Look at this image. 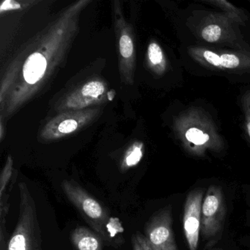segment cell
Listing matches in <instances>:
<instances>
[{
    "label": "cell",
    "instance_id": "cell-1",
    "mask_svg": "<svg viewBox=\"0 0 250 250\" xmlns=\"http://www.w3.org/2000/svg\"><path fill=\"white\" fill-rule=\"evenodd\" d=\"M176 125L182 146L190 154L202 156L207 151L219 152L223 148V140L213 121L198 108L185 111Z\"/></svg>",
    "mask_w": 250,
    "mask_h": 250
},
{
    "label": "cell",
    "instance_id": "cell-2",
    "mask_svg": "<svg viewBox=\"0 0 250 250\" xmlns=\"http://www.w3.org/2000/svg\"><path fill=\"white\" fill-rule=\"evenodd\" d=\"M20 216L8 250H40L41 232L36 203L27 184H19Z\"/></svg>",
    "mask_w": 250,
    "mask_h": 250
},
{
    "label": "cell",
    "instance_id": "cell-3",
    "mask_svg": "<svg viewBox=\"0 0 250 250\" xmlns=\"http://www.w3.org/2000/svg\"><path fill=\"white\" fill-rule=\"evenodd\" d=\"M61 187L67 198L104 238L109 239L115 236L112 232H114L112 225H120L118 222H112L106 210L94 197L74 181L65 180L61 184Z\"/></svg>",
    "mask_w": 250,
    "mask_h": 250
},
{
    "label": "cell",
    "instance_id": "cell-4",
    "mask_svg": "<svg viewBox=\"0 0 250 250\" xmlns=\"http://www.w3.org/2000/svg\"><path fill=\"white\" fill-rule=\"evenodd\" d=\"M225 216L226 205L222 188L210 186L202 206L201 232L207 246L213 245L222 236Z\"/></svg>",
    "mask_w": 250,
    "mask_h": 250
},
{
    "label": "cell",
    "instance_id": "cell-5",
    "mask_svg": "<svg viewBox=\"0 0 250 250\" xmlns=\"http://www.w3.org/2000/svg\"><path fill=\"white\" fill-rule=\"evenodd\" d=\"M189 54L200 65L229 72L250 71V55L241 52H218L203 47H191Z\"/></svg>",
    "mask_w": 250,
    "mask_h": 250
},
{
    "label": "cell",
    "instance_id": "cell-6",
    "mask_svg": "<svg viewBox=\"0 0 250 250\" xmlns=\"http://www.w3.org/2000/svg\"><path fill=\"white\" fill-rule=\"evenodd\" d=\"M146 239L154 250H178L172 229L171 206L155 213L146 224Z\"/></svg>",
    "mask_w": 250,
    "mask_h": 250
},
{
    "label": "cell",
    "instance_id": "cell-7",
    "mask_svg": "<svg viewBox=\"0 0 250 250\" xmlns=\"http://www.w3.org/2000/svg\"><path fill=\"white\" fill-rule=\"evenodd\" d=\"M203 199L204 191L201 188L190 191L186 199L183 226L189 250H197L198 248Z\"/></svg>",
    "mask_w": 250,
    "mask_h": 250
},
{
    "label": "cell",
    "instance_id": "cell-8",
    "mask_svg": "<svg viewBox=\"0 0 250 250\" xmlns=\"http://www.w3.org/2000/svg\"><path fill=\"white\" fill-rule=\"evenodd\" d=\"M71 239L76 250H102L101 238L84 227L76 228L71 232Z\"/></svg>",
    "mask_w": 250,
    "mask_h": 250
},
{
    "label": "cell",
    "instance_id": "cell-9",
    "mask_svg": "<svg viewBox=\"0 0 250 250\" xmlns=\"http://www.w3.org/2000/svg\"><path fill=\"white\" fill-rule=\"evenodd\" d=\"M46 58L40 53L33 54L29 57L23 68L25 81L29 84H35L43 77L46 69Z\"/></svg>",
    "mask_w": 250,
    "mask_h": 250
},
{
    "label": "cell",
    "instance_id": "cell-10",
    "mask_svg": "<svg viewBox=\"0 0 250 250\" xmlns=\"http://www.w3.org/2000/svg\"><path fill=\"white\" fill-rule=\"evenodd\" d=\"M205 2L220 8L225 14H227L229 18L238 24H244L247 20V17L244 11L225 0H211V1H205Z\"/></svg>",
    "mask_w": 250,
    "mask_h": 250
},
{
    "label": "cell",
    "instance_id": "cell-11",
    "mask_svg": "<svg viewBox=\"0 0 250 250\" xmlns=\"http://www.w3.org/2000/svg\"><path fill=\"white\" fill-rule=\"evenodd\" d=\"M225 26L217 22H210L200 30V36L208 43H216L225 39L227 35Z\"/></svg>",
    "mask_w": 250,
    "mask_h": 250
},
{
    "label": "cell",
    "instance_id": "cell-12",
    "mask_svg": "<svg viewBox=\"0 0 250 250\" xmlns=\"http://www.w3.org/2000/svg\"><path fill=\"white\" fill-rule=\"evenodd\" d=\"M12 169L13 160L9 157L0 177V200H2L5 196L7 186L12 177Z\"/></svg>",
    "mask_w": 250,
    "mask_h": 250
},
{
    "label": "cell",
    "instance_id": "cell-13",
    "mask_svg": "<svg viewBox=\"0 0 250 250\" xmlns=\"http://www.w3.org/2000/svg\"><path fill=\"white\" fill-rule=\"evenodd\" d=\"M104 91V87L100 82H91L87 83L82 90L83 96L91 98H98Z\"/></svg>",
    "mask_w": 250,
    "mask_h": 250
},
{
    "label": "cell",
    "instance_id": "cell-14",
    "mask_svg": "<svg viewBox=\"0 0 250 250\" xmlns=\"http://www.w3.org/2000/svg\"><path fill=\"white\" fill-rule=\"evenodd\" d=\"M142 156H143L142 145L133 146L132 148L128 150L125 156V167H131L135 166L141 160Z\"/></svg>",
    "mask_w": 250,
    "mask_h": 250
},
{
    "label": "cell",
    "instance_id": "cell-15",
    "mask_svg": "<svg viewBox=\"0 0 250 250\" xmlns=\"http://www.w3.org/2000/svg\"><path fill=\"white\" fill-rule=\"evenodd\" d=\"M148 57L150 62L155 65H161L164 62V55L159 45L152 43L149 45Z\"/></svg>",
    "mask_w": 250,
    "mask_h": 250
},
{
    "label": "cell",
    "instance_id": "cell-16",
    "mask_svg": "<svg viewBox=\"0 0 250 250\" xmlns=\"http://www.w3.org/2000/svg\"><path fill=\"white\" fill-rule=\"evenodd\" d=\"M241 104L245 118L246 131L250 140V90L243 95Z\"/></svg>",
    "mask_w": 250,
    "mask_h": 250
},
{
    "label": "cell",
    "instance_id": "cell-17",
    "mask_svg": "<svg viewBox=\"0 0 250 250\" xmlns=\"http://www.w3.org/2000/svg\"><path fill=\"white\" fill-rule=\"evenodd\" d=\"M132 41L128 36H123L120 40V51L121 55L124 58H128L132 55L133 53Z\"/></svg>",
    "mask_w": 250,
    "mask_h": 250
},
{
    "label": "cell",
    "instance_id": "cell-18",
    "mask_svg": "<svg viewBox=\"0 0 250 250\" xmlns=\"http://www.w3.org/2000/svg\"><path fill=\"white\" fill-rule=\"evenodd\" d=\"M77 128V121L74 120H66L61 123V125H59V131L63 134H68V133L72 132L75 131Z\"/></svg>",
    "mask_w": 250,
    "mask_h": 250
},
{
    "label": "cell",
    "instance_id": "cell-19",
    "mask_svg": "<svg viewBox=\"0 0 250 250\" xmlns=\"http://www.w3.org/2000/svg\"><path fill=\"white\" fill-rule=\"evenodd\" d=\"M21 8L20 4L15 1H11V0H6L1 5V11H9V10L19 9Z\"/></svg>",
    "mask_w": 250,
    "mask_h": 250
},
{
    "label": "cell",
    "instance_id": "cell-20",
    "mask_svg": "<svg viewBox=\"0 0 250 250\" xmlns=\"http://www.w3.org/2000/svg\"><path fill=\"white\" fill-rule=\"evenodd\" d=\"M135 236L136 238H137V241L140 243V245L143 247V248L145 250H154V249L150 246L147 240L146 239V236L140 235V234H137Z\"/></svg>",
    "mask_w": 250,
    "mask_h": 250
},
{
    "label": "cell",
    "instance_id": "cell-21",
    "mask_svg": "<svg viewBox=\"0 0 250 250\" xmlns=\"http://www.w3.org/2000/svg\"><path fill=\"white\" fill-rule=\"evenodd\" d=\"M132 244H133V249L134 250H145L143 248L141 245H140L139 241H137V238L136 236H134L132 238Z\"/></svg>",
    "mask_w": 250,
    "mask_h": 250
},
{
    "label": "cell",
    "instance_id": "cell-22",
    "mask_svg": "<svg viewBox=\"0 0 250 250\" xmlns=\"http://www.w3.org/2000/svg\"></svg>",
    "mask_w": 250,
    "mask_h": 250
},
{
    "label": "cell",
    "instance_id": "cell-23",
    "mask_svg": "<svg viewBox=\"0 0 250 250\" xmlns=\"http://www.w3.org/2000/svg\"></svg>",
    "mask_w": 250,
    "mask_h": 250
}]
</instances>
